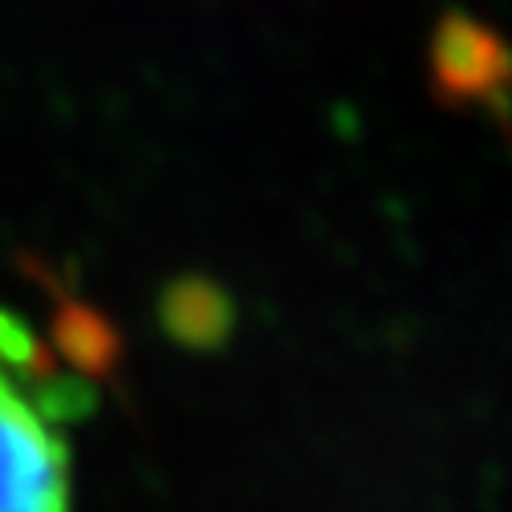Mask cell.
Listing matches in <instances>:
<instances>
[{"label": "cell", "mask_w": 512, "mask_h": 512, "mask_svg": "<svg viewBox=\"0 0 512 512\" xmlns=\"http://www.w3.org/2000/svg\"><path fill=\"white\" fill-rule=\"evenodd\" d=\"M89 404L41 339L0 311V512H69V448L57 424Z\"/></svg>", "instance_id": "cell-1"}, {"label": "cell", "mask_w": 512, "mask_h": 512, "mask_svg": "<svg viewBox=\"0 0 512 512\" xmlns=\"http://www.w3.org/2000/svg\"><path fill=\"white\" fill-rule=\"evenodd\" d=\"M432 93L452 109L512 105V41L488 21L448 9L428 41Z\"/></svg>", "instance_id": "cell-2"}, {"label": "cell", "mask_w": 512, "mask_h": 512, "mask_svg": "<svg viewBox=\"0 0 512 512\" xmlns=\"http://www.w3.org/2000/svg\"><path fill=\"white\" fill-rule=\"evenodd\" d=\"M162 323L186 347H218L230 331V299L206 279H182L162 299Z\"/></svg>", "instance_id": "cell-3"}, {"label": "cell", "mask_w": 512, "mask_h": 512, "mask_svg": "<svg viewBox=\"0 0 512 512\" xmlns=\"http://www.w3.org/2000/svg\"><path fill=\"white\" fill-rule=\"evenodd\" d=\"M61 347L69 351V359L77 367H109L113 363V331L101 323V315L85 311V307H69L61 315Z\"/></svg>", "instance_id": "cell-4"}]
</instances>
